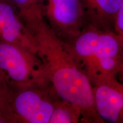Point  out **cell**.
<instances>
[{"mask_svg": "<svg viewBox=\"0 0 123 123\" xmlns=\"http://www.w3.org/2000/svg\"><path fill=\"white\" fill-rule=\"evenodd\" d=\"M58 97L51 85L13 90L12 108L18 123H49Z\"/></svg>", "mask_w": 123, "mask_h": 123, "instance_id": "cell-4", "label": "cell"}, {"mask_svg": "<svg viewBox=\"0 0 123 123\" xmlns=\"http://www.w3.org/2000/svg\"><path fill=\"white\" fill-rule=\"evenodd\" d=\"M18 9V14H21L41 8V0H9Z\"/></svg>", "mask_w": 123, "mask_h": 123, "instance_id": "cell-11", "label": "cell"}, {"mask_svg": "<svg viewBox=\"0 0 123 123\" xmlns=\"http://www.w3.org/2000/svg\"><path fill=\"white\" fill-rule=\"evenodd\" d=\"M113 29L117 34L123 37V5L118 10L115 17Z\"/></svg>", "mask_w": 123, "mask_h": 123, "instance_id": "cell-12", "label": "cell"}, {"mask_svg": "<svg viewBox=\"0 0 123 123\" xmlns=\"http://www.w3.org/2000/svg\"><path fill=\"white\" fill-rule=\"evenodd\" d=\"M40 5L46 22L66 43L76 38L86 26L81 0H41Z\"/></svg>", "mask_w": 123, "mask_h": 123, "instance_id": "cell-5", "label": "cell"}, {"mask_svg": "<svg viewBox=\"0 0 123 123\" xmlns=\"http://www.w3.org/2000/svg\"><path fill=\"white\" fill-rule=\"evenodd\" d=\"M32 35L37 55L58 96L75 104L81 112V122L104 123L97 113L90 80L75 61L68 44L54 33L41 9L19 15Z\"/></svg>", "mask_w": 123, "mask_h": 123, "instance_id": "cell-1", "label": "cell"}, {"mask_svg": "<svg viewBox=\"0 0 123 123\" xmlns=\"http://www.w3.org/2000/svg\"><path fill=\"white\" fill-rule=\"evenodd\" d=\"M97 113L104 123L123 121V86L118 79L100 80L92 84Z\"/></svg>", "mask_w": 123, "mask_h": 123, "instance_id": "cell-6", "label": "cell"}, {"mask_svg": "<svg viewBox=\"0 0 123 123\" xmlns=\"http://www.w3.org/2000/svg\"><path fill=\"white\" fill-rule=\"evenodd\" d=\"M14 7L10 1L0 0V39L17 44L37 54L32 35Z\"/></svg>", "mask_w": 123, "mask_h": 123, "instance_id": "cell-7", "label": "cell"}, {"mask_svg": "<svg viewBox=\"0 0 123 123\" xmlns=\"http://www.w3.org/2000/svg\"><path fill=\"white\" fill-rule=\"evenodd\" d=\"M81 118L78 106L58 97L54 104L49 123H78L81 122Z\"/></svg>", "mask_w": 123, "mask_h": 123, "instance_id": "cell-9", "label": "cell"}, {"mask_svg": "<svg viewBox=\"0 0 123 123\" xmlns=\"http://www.w3.org/2000/svg\"><path fill=\"white\" fill-rule=\"evenodd\" d=\"M86 25L114 31L113 25L123 0H81Z\"/></svg>", "mask_w": 123, "mask_h": 123, "instance_id": "cell-8", "label": "cell"}, {"mask_svg": "<svg viewBox=\"0 0 123 123\" xmlns=\"http://www.w3.org/2000/svg\"><path fill=\"white\" fill-rule=\"evenodd\" d=\"M0 73L12 90L51 86L36 54L0 39Z\"/></svg>", "mask_w": 123, "mask_h": 123, "instance_id": "cell-3", "label": "cell"}, {"mask_svg": "<svg viewBox=\"0 0 123 123\" xmlns=\"http://www.w3.org/2000/svg\"><path fill=\"white\" fill-rule=\"evenodd\" d=\"M68 44L91 85L100 80L118 79L123 71V37L87 24Z\"/></svg>", "mask_w": 123, "mask_h": 123, "instance_id": "cell-2", "label": "cell"}, {"mask_svg": "<svg viewBox=\"0 0 123 123\" xmlns=\"http://www.w3.org/2000/svg\"><path fill=\"white\" fill-rule=\"evenodd\" d=\"M0 123H16V121L9 115L0 113Z\"/></svg>", "mask_w": 123, "mask_h": 123, "instance_id": "cell-13", "label": "cell"}, {"mask_svg": "<svg viewBox=\"0 0 123 123\" xmlns=\"http://www.w3.org/2000/svg\"><path fill=\"white\" fill-rule=\"evenodd\" d=\"M12 93L13 90L0 73V113L12 117L18 123L12 108Z\"/></svg>", "mask_w": 123, "mask_h": 123, "instance_id": "cell-10", "label": "cell"}]
</instances>
